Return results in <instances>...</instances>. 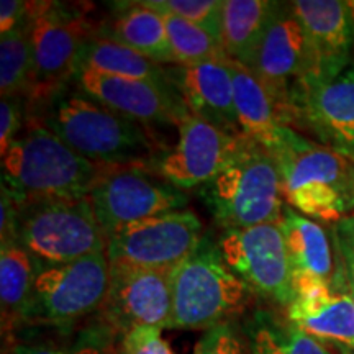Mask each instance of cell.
I'll list each match as a JSON object with an SVG mask.
<instances>
[{
	"instance_id": "cell-13",
	"label": "cell",
	"mask_w": 354,
	"mask_h": 354,
	"mask_svg": "<svg viewBox=\"0 0 354 354\" xmlns=\"http://www.w3.org/2000/svg\"><path fill=\"white\" fill-rule=\"evenodd\" d=\"M179 140L149 165L158 177L179 190L198 189L218 174L240 148L245 135L236 136L187 113L179 123Z\"/></svg>"
},
{
	"instance_id": "cell-38",
	"label": "cell",
	"mask_w": 354,
	"mask_h": 354,
	"mask_svg": "<svg viewBox=\"0 0 354 354\" xmlns=\"http://www.w3.org/2000/svg\"><path fill=\"white\" fill-rule=\"evenodd\" d=\"M349 292H351V290H349ZM351 295H353V299H354V292H351Z\"/></svg>"
},
{
	"instance_id": "cell-14",
	"label": "cell",
	"mask_w": 354,
	"mask_h": 354,
	"mask_svg": "<svg viewBox=\"0 0 354 354\" xmlns=\"http://www.w3.org/2000/svg\"><path fill=\"white\" fill-rule=\"evenodd\" d=\"M110 269L112 284L102 313L112 330L127 335L136 328H169L174 272Z\"/></svg>"
},
{
	"instance_id": "cell-35",
	"label": "cell",
	"mask_w": 354,
	"mask_h": 354,
	"mask_svg": "<svg viewBox=\"0 0 354 354\" xmlns=\"http://www.w3.org/2000/svg\"><path fill=\"white\" fill-rule=\"evenodd\" d=\"M13 354H100L95 346H82L81 349H64L50 343L19 344Z\"/></svg>"
},
{
	"instance_id": "cell-24",
	"label": "cell",
	"mask_w": 354,
	"mask_h": 354,
	"mask_svg": "<svg viewBox=\"0 0 354 354\" xmlns=\"http://www.w3.org/2000/svg\"><path fill=\"white\" fill-rule=\"evenodd\" d=\"M81 69L92 71L102 76L169 82L166 76V66L154 63L102 33L94 35L84 46L79 61V71Z\"/></svg>"
},
{
	"instance_id": "cell-17",
	"label": "cell",
	"mask_w": 354,
	"mask_h": 354,
	"mask_svg": "<svg viewBox=\"0 0 354 354\" xmlns=\"http://www.w3.org/2000/svg\"><path fill=\"white\" fill-rule=\"evenodd\" d=\"M307 123L335 151L354 154V66L326 82L304 86L292 100L290 123Z\"/></svg>"
},
{
	"instance_id": "cell-15",
	"label": "cell",
	"mask_w": 354,
	"mask_h": 354,
	"mask_svg": "<svg viewBox=\"0 0 354 354\" xmlns=\"http://www.w3.org/2000/svg\"><path fill=\"white\" fill-rule=\"evenodd\" d=\"M76 81L84 94L145 127H179L189 113L171 82L102 76L86 69L79 71Z\"/></svg>"
},
{
	"instance_id": "cell-19",
	"label": "cell",
	"mask_w": 354,
	"mask_h": 354,
	"mask_svg": "<svg viewBox=\"0 0 354 354\" xmlns=\"http://www.w3.org/2000/svg\"><path fill=\"white\" fill-rule=\"evenodd\" d=\"M166 76L189 113L232 135H243L234 109L233 77L228 63L166 66Z\"/></svg>"
},
{
	"instance_id": "cell-36",
	"label": "cell",
	"mask_w": 354,
	"mask_h": 354,
	"mask_svg": "<svg viewBox=\"0 0 354 354\" xmlns=\"http://www.w3.org/2000/svg\"><path fill=\"white\" fill-rule=\"evenodd\" d=\"M346 8H348L349 25H351V33H353V41H354V0H346Z\"/></svg>"
},
{
	"instance_id": "cell-6",
	"label": "cell",
	"mask_w": 354,
	"mask_h": 354,
	"mask_svg": "<svg viewBox=\"0 0 354 354\" xmlns=\"http://www.w3.org/2000/svg\"><path fill=\"white\" fill-rule=\"evenodd\" d=\"M17 243L44 266L66 264L107 250L87 197H20Z\"/></svg>"
},
{
	"instance_id": "cell-28",
	"label": "cell",
	"mask_w": 354,
	"mask_h": 354,
	"mask_svg": "<svg viewBox=\"0 0 354 354\" xmlns=\"http://www.w3.org/2000/svg\"><path fill=\"white\" fill-rule=\"evenodd\" d=\"M161 13L166 24L167 37H169L171 51L174 56V66H198L210 63H228L221 44L205 30L197 25L172 15L167 12Z\"/></svg>"
},
{
	"instance_id": "cell-22",
	"label": "cell",
	"mask_w": 354,
	"mask_h": 354,
	"mask_svg": "<svg viewBox=\"0 0 354 354\" xmlns=\"http://www.w3.org/2000/svg\"><path fill=\"white\" fill-rule=\"evenodd\" d=\"M277 6L271 0H223L220 43L230 61L253 66Z\"/></svg>"
},
{
	"instance_id": "cell-34",
	"label": "cell",
	"mask_w": 354,
	"mask_h": 354,
	"mask_svg": "<svg viewBox=\"0 0 354 354\" xmlns=\"http://www.w3.org/2000/svg\"><path fill=\"white\" fill-rule=\"evenodd\" d=\"M30 19V2L2 0L0 2V35H6Z\"/></svg>"
},
{
	"instance_id": "cell-30",
	"label": "cell",
	"mask_w": 354,
	"mask_h": 354,
	"mask_svg": "<svg viewBox=\"0 0 354 354\" xmlns=\"http://www.w3.org/2000/svg\"><path fill=\"white\" fill-rule=\"evenodd\" d=\"M194 354H250L248 344L232 323L215 326L202 336Z\"/></svg>"
},
{
	"instance_id": "cell-11",
	"label": "cell",
	"mask_w": 354,
	"mask_h": 354,
	"mask_svg": "<svg viewBox=\"0 0 354 354\" xmlns=\"http://www.w3.org/2000/svg\"><path fill=\"white\" fill-rule=\"evenodd\" d=\"M216 245L228 268L254 294L289 307L294 300V271L281 223L227 230Z\"/></svg>"
},
{
	"instance_id": "cell-31",
	"label": "cell",
	"mask_w": 354,
	"mask_h": 354,
	"mask_svg": "<svg viewBox=\"0 0 354 354\" xmlns=\"http://www.w3.org/2000/svg\"><path fill=\"white\" fill-rule=\"evenodd\" d=\"M25 113L26 102L24 97H2L0 100V154L2 156L20 136L19 133L25 123Z\"/></svg>"
},
{
	"instance_id": "cell-3",
	"label": "cell",
	"mask_w": 354,
	"mask_h": 354,
	"mask_svg": "<svg viewBox=\"0 0 354 354\" xmlns=\"http://www.w3.org/2000/svg\"><path fill=\"white\" fill-rule=\"evenodd\" d=\"M198 196L225 232L279 223L286 207L276 159L248 136L228 165L198 187Z\"/></svg>"
},
{
	"instance_id": "cell-1",
	"label": "cell",
	"mask_w": 354,
	"mask_h": 354,
	"mask_svg": "<svg viewBox=\"0 0 354 354\" xmlns=\"http://www.w3.org/2000/svg\"><path fill=\"white\" fill-rule=\"evenodd\" d=\"M38 122L81 156L104 166H143L158 156L145 125L113 112L82 91L63 88L37 109Z\"/></svg>"
},
{
	"instance_id": "cell-5",
	"label": "cell",
	"mask_w": 354,
	"mask_h": 354,
	"mask_svg": "<svg viewBox=\"0 0 354 354\" xmlns=\"http://www.w3.org/2000/svg\"><path fill=\"white\" fill-rule=\"evenodd\" d=\"M276 159L284 201L300 214L325 221L354 215V165L344 154L299 133Z\"/></svg>"
},
{
	"instance_id": "cell-7",
	"label": "cell",
	"mask_w": 354,
	"mask_h": 354,
	"mask_svg": "<svg viewBox=\"0 0 354 354\" xmlns=\"http://www.w3.org/2000/svg\"><path fill=\"white\" fill-rule=\"evenodd\" d=\"M33 82L25 97L26 110L41 107L79 74L84 46L95 30L86 17L53 2H30Z\"/></svg>"
},
{
	"instance_id": "cell-26",
	"label": "cell",
	"mask_w": 354,
	"mask_h": 354,
	"mask_svg": "<svg viewBox=\"0 0 354 354\" xmlns=\"http://www.w3.org/2000/svg\"><path fill=\"white\" fill-rule=\"evenodd\" d=\"M246 344L250 354H333L320 339L266 312L248 322Z\"/></svg>"
},
{
	"instance_id": "cell-12",
	"label": "cell",
	"mask_w": 354,
	"mask_h": 354,
	"mask_svg": "<svg viewBox=\"0 0 354 354\" xmlns=\"http://www.w3.org/2000/svg\"><path fill=\"white\" fill-rule=\"evenodd\" d=\"M290 127L292 100L308 73L304 28L292 3L279 2L271 25L250 68Z\"/></svg>"
},
{
	"instance_id": "cell-9",
	"label": "cell",
	"mask_w": 354,
	"mask_h": 354,
	"mask_svg": "<svg viewBox=\"0 0 354 354\" xmlns=\"http://www.w3.org/2000/svg\"><path fill=\"white\" fill-rule=\"evenodd\" d=\"M202 221L190 210H176L138 221L107 238L112 268L174 272L201 245Z\"/></svg>"
},
{
	"instance_id": "cell-32",
	"label": "cell",
	"mask_w": 354,
	"mask_h": 354,
	"mask_svg": "<svg viewBox=\"0 0 354 354\" xmlns=\"http://www.w3.org/2000/svg\"><path fill=\"white\" fill-rule=\"evenodd\" d=\"M122 354H174L158 328H136L123 335Z\"/></svg>"
},
{
	"instance_id": "cell-8",
	"label": "cell",
	"mask_w": 354,
	"mask_h": 354,
	"mask_svg": "<svg viewBox=\"0 0 354 354\" xmlns=\"http://www.w3.org/2000/svg\"><path fill=\"white\" fill-rule=\"evenodd\" d=\"M110 284L112 269L105 251L73 263L43 266L25 322L71 325L102 310Z\"/></svg>"
},
{
	"instance_id": "cell-16",
	"label": "cell",
	"mask_w": 354,
	"mask_h": 354,
	"mask_svg": "<svg viewBox=\"0 0 354 354\" xmlns=\"http://www.w3.org/2000/svg\"><path fill=\"white\" fill-rule=\"evenodd\" d=\"M290 3L304 28L308 55V73L300 91L308 84L331 81L346 71L354 41L346 2L297 0Z\"/></svg>"
},
{
	"instance_id": "cell-18",
	"label": "cell",
	"mask_w": 354,
	"mask_h": 354,
	"mask_svg": "<svg viewBox=\"0 0 354 354\" xmlns=\"http://www.w3.org/2000/svg\"><path fill=\"white\" fill-rule=\"evenodd\" d=\"M289 322L304 333L336 346H354V299L318 279L295 277Z\"/></svg>"
},
{
	"instance_id": "cell-23",
	"label": "cell",
	"mask_w": 354,
	"mask_h": 354,
	"mask_svg": "<svg viewBox=\"0 0 354 354\" xmlns=\"http://www.w3.org/2000/svg\"><path fill=\"white\" fill-rule=\"evenodd\" d=\"M102 35L125 44L154 63L174 66L165 20L161 13L146 7L143 2L122 3Z\"/></svg>"
},
{
	"instance_id": "cell-27",
	"label": "cell",
	"mask_w": 354,
	"mask_h": 354,
	"mask_svg": "<svg viewBox=\"0 0 354 354\" xmlns=\"http://www.w3.org/2000/svg\"><path fill=\"white\" fill-rule=\"evenodd\" d=\"M33 82L32 20L0 35V94L2 97L28 95Z\"/></svg>"
},
{
	"instance_id": "cell-37",
	"label": "cell",
	"mask_w": 354,
	"mask_h": 354,
	"mask_svg": "<svg viewBox=\"0 0 354 354\" xmlns=\"http://www.w3.org/2000/svg\"><path fill=\"white\" fill-rule=\"evenodd\" d=\"M338 354H354V346H338Z\"/></svg>"
},
{
	"instance_id": "cell-20",
	"label": "cell",
	"mask_w": 354,
	"mask_h": 354,
	"mask_svg": "<svg viewBox=\"0 0 354 354\" xmlns=\"http://www.w3.org/2000/svg\"><path fill=\"white\" fill-rule=\"evenodd\" d=\"M228 68L233 77L234 109L241 133L277 156L295 138L297 131L286 125L271 95L261 86L253 71L234 61H228Z\"/></svg>"
},
{
	"instance_id": "cell-21",
	"label": "cell",
	"mask_w": 354,
	"mask_h": 354,
	"mask_svg": "<svg viewBox=\"0 0 354 354\" xmlns=\"http://www.w3.org/2000/svg\"><path fill=\"white\" fill-rule=\"evenodd\" d=\"M279 223L286 238L294 279H318L336 289L338 276L335 274L333 251L325 230L317 221L295 212L287 203Z\"/></svg>"
},
{
	"instance_id": "cell-29",
	"label": "cell",
	"mask_w": 354,
	"mask_h": 354,
	"mask_svg": "<svg viewBox=\"0 0 354 354\" xmlns=\"http://www.w3.org/2000/svg\"><path fill=\"white\" fill-rule=\"evenodd\" d=\"M141 2L153 10L172 13L197 25L220 43L223 0H141Z\"/></svg>"
},
{
	"instance_id": "cell-10",
	"label": "cell",
	"mask_w": 354,
	"mask_h": 354,
	"mask_svg": "<svg viewBox=\"0 0 354 354\" xmlns=\"http://www.w3.org/2000/svg\"><path fill=\"white\" fill-rule=\"evenodd\" d=\"M87 198L107 238L138 221L184 210L189 201L183 190L151 177L143 166L109 167Z\"/></svg>"
},
{
	"instance_id": "cell-33",
	"label": "cell",
	"mask_w": 354,
	"mask_h": 354,
	"mask_svg": "<svg viewBox=\"0 0 354 354\" xmlns=\"http://www.w3.org/2000/svg\"><path fill=\"white\" fill-rule=\"evenodd\" d=\"M335 241L342 259L344 282L348 289L354 292V215L336 223Z\"/></svg>"
},
{
	"instance_id": "cell-25",
	"label": "cell",
	"mask_w": 354,
	"mask_h": 354,
	"mask_svg": "<svg viewBox=\"0 0 354 354\" xmlns=\"http://www.w3.org/2000/svg\"><path fill=\"white\" fill-rule=\"evenodd\" d=\"M43 263L19 243L0 250V304L3 325L26 320L32 304L35 282Z\"/></svg>"
},
{
	"instance_id": "cell-4",
	"label": "cell",
	"mask_w": 354,
	"mask_h": 354,
	"mask_svg": "<svg viewBox=\"0 0 354 354\" xmlns=\"http://www.w3.org/2000/svg\"><path fill=\"white\" fill-rule=\"evenodd\" d=\"M253 295L221 258L218 245L203 234L197 250L172 274L169 328L209 331L245 312Z\"/></svg>"
},
{
	"instance_id": "cell-2",
	"label": "cell",
	"mask_w": 354,
	"mask_h": 354,
	"mask_svg": "<svg viewBox=\"0 0 354 354\" xmlns=\"http://www.w3.org/2000/svg\"><path fill=\"white\" fill-rule=\"evenodd\" d=\"M2 156V184L24 198L87 197L109 167L81 156L38 122Z\"/></svg>"
}]
</instances>
